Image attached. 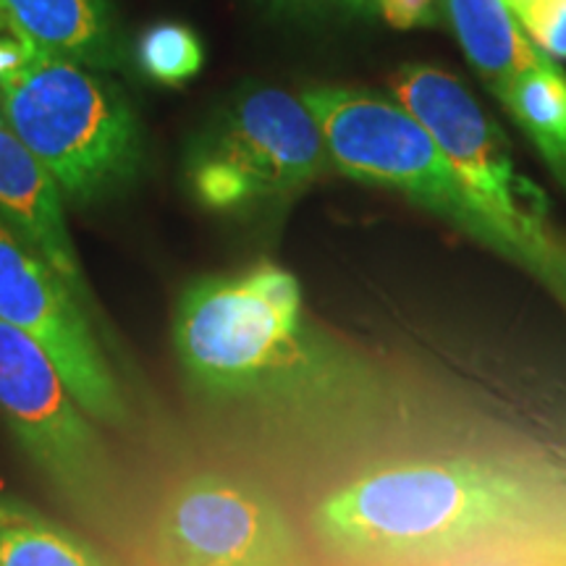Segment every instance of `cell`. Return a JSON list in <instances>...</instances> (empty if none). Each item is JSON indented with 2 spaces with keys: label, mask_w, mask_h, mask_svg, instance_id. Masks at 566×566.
<instances>
[{
  "label": "cell",
  "mask_w": 566,
  "mask_h": 566,
  "mask_svg": "<svg viewBox=\"0 0 566 566\" xmlns=\"http://www.w3.org/2000/svg\"><path fill=\"white\" fill-rule=\"evenodd\" d=\"M554 488L495 459L441 457L373 467L313 512L323 548L363 566H420L546 530Z\"/></svg>",
  "instance_id": "6da1fadb"
},
{
  "label": "cell",
  "mask_w": 566,
  "mask_h": 566,
  "mask_svg": "<svg viewBox=\"0 0 566 566\" xmlns=\"http://www.w3.org/2000/svg\"><path fill=\"white\" fill-rule=\"evenodd\" d=\"M174 346L189 386L212 401L313 394L334 367L300 281L273 263L195 281L176 304Z\"/></svg>",
  "instance_id": "7a4b0ae2"
},
{
  "label": "cell",
  "mask_w": 566,
  "mask_h": 566,
  "mask_svg": "<svg viewBox=\"0 0 566 566\" xmlns=\"http://www.w3.org/2000/svg\"><path fill=\"white\" fill-rule=\"evenodd\" d=\"M0 108L69 200H103L139 171L142 134L129 103L80 63L34 51L0 87Z\"/></svg>",
  "instance_id": "3957f363"
},
{
  "label": "cell",
  "mask_w": 566,
  "mask_h": 566,
  "mask_svg": "<svg viewBox=\"0 0 566 566\" xmlns=\"http://www.w3.org/2000/svg\"><path fill=\"white\" fill-rule=\"evenodd\" d=\"M334 168L302 97L281 87L239 90L187 153V181L208 210H252L302 192Z\"/></svg>",
  "instance_id": "277c9868"
},
{
  "label": "cell",
  "mask_w": 566,
  "mask_h": 566,
  "mask_svg": "<svg viewBox=\"0 0 566 566\" xmlns=\"http://www.w3.org/2000/svg\"><path fill=\"white\" fill-rule=\"evenodd\" d=\"M302 101L321 126L338 171L396 189L501 252L520 258L509 231L467 189L433 137L399 103L346 87H310L302 92Z\"/></svg>",
  "instance_id": "5b68a950"
},
{
  "label": "cell",
  "mask_w": 566,
  "mask_h": 566,
  "mask_svg": "<svg viewBox=\"0 0 566 566\" xmlns=\"http://www.w3.org/2000/svg\"><path fill=\"white\" fill-rule=\"evenodd\" d=\"M391 92L449 160L472 195L514 239L520 260L546 265L554 258L543 229L546 195L516 174L499 124L480 108L472 92L449 71L407 63L394 74Z\"/></svg>",
  "instance_id": "8992f818"
},
{
  "label": "cell",
  "mask_w": 566,
  "mask_h": 566,
  "mask_svg": "<svg viewBox=\"0 0 566 566\" xmlns=\"http://www.w3.org/2000/svg\"><path fill=\"white\" fill-rule=\"evenodd\" d=\"M0 415L24 454L80 514L111 512L116 475L101 436L42 346L0 321Z\"/></svg>",
  "instance_id": "52a82bcc"
},
{
  "label": "cell",
  "mask_w": 566,
  "mask_h": 566,
  "mask_svg": "<svg viewBox=\"0 0 566 566\" xmlns=\"http://www.w3.org/2000/svg\"><path fill=\"white\" fill-rule=\"evenodd\" d=\"M300 554V535L279 501L226 472L184 478L153 516V566H296Z\"/></svg>",
  "instance_id": "ba28073f"
},
{
  "label": "cell",
  "mask_w": 566,
  "mask_h": 566,
  "mask_svg": "<svg viewBox=\"0 0 566 566\" xmlns=\"http://www.w3.org/2000/svg\"><path fill=\"white\" fill-rule=\"evenodd\" d=\"M0 321L34 338L92 420L124 428V394L92 334L80 300L0 218Z\"/></svg>",
  "instance_id": "9c48e42d"
},
{
  "label": "cell",
  "mask_w": 566,
  "mask_h": 566,
  "mask_svg": "<svg viewBox=\"0 0 566 566\" xmlns=\"http://www.w3.org/2000/svg\"><path fill=\"white\" fill-rule=\"evenodd\" d=\"M0 212L3 221L61 275L76 300H87V283L63 216L59 184L9 126L0 129Z\"/></svg>",
  "instance_id": "30bf717a"
},
{
  "label": "cell",
  "mask_w": 566,
  "mask_h": 566,
  "mask_svg": "<svg viewBox=\"0 0 566 566\" xmlns=\"http://www.w3.org/2000/svg\"><path fill=\"white\" fill-rule=\"evenodd\" d=\"M0 38H13L84 69H113L122 38L108 0H0Z\"/></svg>",
  "instance_id": "8fae6325"
},
{
  "label": "cell",
  "mask_w": 566,
  "mask_h": 566,
  "mask_svg": "<svg viewBox=\"0 0 566 566\" xmlns=\"http://www.w3.org/2000/svg\"><path fill=\"white\" fill-rule=\"evenodd\" d=\"M441 13L459 45L495 97L522 71L548 59L533 45L504 0H441Z\"/></svg>",
  "instance_id": "7c38bea8"
},
{
  "label": "cell",
  "mask_w": 566,
  "mask_h": 566,
  "mask_svg": "<svg viewBox=\"0 0 566 566\" xmlns=\"http://www.w3.org/2000/svg\"><path fill=\"white\" fill-rule=\"evenodd\" d=\"M499 101L566 189V74L554 61L522 71Z\"/></svg>",
  "instance_id": "4fadbf2b"
},
{
  "label": "cell",
  "mask_w": 566,
  "mask_h": 566,
  "mask_svg": "<svg viewBox=\"0 0 566 566\" xmlns=\"http://www.w3.org/2000/svg\"><path fill=\"white\" fill-rule=\"evenodd\" d=\"M0 566H111L90 543L30 512L0 520Z\"/></svg>",
  "instance_id": "5bb4252c"
},
{
  "label": "cell",
  "mask_w": 566,
  "mask_h": 566,
  "mask_svg": "<svg viewBox=\"0 0 566 566\" xmlns=\"http://www.w3.org/2000/svg\"><path fill=\"white\" fill-rule=\"evenodd\" d=\"M137 59L153 82L181 84L202 69L205 51L200 38L189 27L163 21L142 34Z\"/></svg>",
  "instance_id": "9a60e30c"
},
{
  "label": "cell",
  "mask_w": 566,
  "mask_h": 566,
  "mask_svg": "<svg viewBox=\"0 0 566 566\" xmlns=\"http://www.w3.org/2000/svg\"><path fill=\"white\" fill-rule=\"evenodd\" d=\"M514 17L548 61H566V0H530Z\"/></svg>",
  "instance_id": "2e32d148"
},
{
  "label": "cell",
  "mask_w": 566,
  "mask_h": 566,
  "mask_svg": "<svg viewBox=\"0 0 566 566\" xmlns=\"http://www.w3.org/2000/svg\"><path fill=\"white\" fill-rule=\"evenodd\" d=\"M378 13L399 30L433 27L441 19V0H378Z\"/></svg>",
  "instance_id": "e0dca14e"
},
{
  "label": "cell",
  "mask_w": 566,
  "mask_h": 566,
  "mask_svg": "<svg viewBox=\"0 0 566 566\" xmlns=\"http://www.w3.org/2000/svg\"><path fill=\"white\" fill-rule=\"evenodd\" d=\"M283 9L328 11V13H378V0H271Z\"/></svg>",
  "instance_id": "ac0fdd59"
},
{
  "label": "cell",
  "mask_w": 566,
  "mask_h": 566,
  "mask_svg": "<svg viewBox=\"0 0 566 566\" xmlns=\"http://www.w3.org/2000/svg\"><path fill=\"white\" fill-rule=\"evenodd\" d=\"M34 51H38V48L27 45V42L21 40L0 38V87L30 63Z\"/></svg>",
  "instance_id": "d6986e66"
},
{
  "label": "cell",
  "mask_w": 566,
  "mask_h": 566,
  "mask_svg": "<svg viewBox=\"0 0 566 566\" xmlns=\"http://www.w3.org/2000/svg\"><path fill=\"white\" fill-rule=\"evenodd\" d=\"M13 512V506H6V504H0V520H6V516H9Z\"/></svg>",
  "instance_id": "ffe728a7"
},
{
  "label": "cell",
  "mask_w": 566,
  "mask_h": 566,
  "mask_svg": "<svg viewBox=\"0 0 566 566\" xmlns=\"http://www.w3.org/2000/svg\"><path fill=\"white\" fill-rule=\"evenodd\" d=\"M6 126V116H3V108H0V129H3Z\"/></svg>",
  "instance_id": "44dd1931"
},
{
  "label": "cell",
  "mask_w": 566,
  "mask_h": 566,
  "mask_svg": "<svg viewBox=\"0 0 566 566\" xmlns=\"http://www.w3.org/2000/svg\"><path fill=\"white\" fill-rule=\"evenodd\" d=\"M504 3L509 6V9H514V6H516V3H520V0H504Z\"/></svg>",
  "instance_id": "7402d4cb"
}]
</instances>
